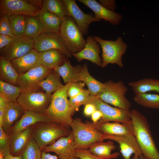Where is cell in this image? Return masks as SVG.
Instances as JSON below:
<instances>
[{
	"label": "cell",
	"instance_id": "6da1fadb",
	"mask_svg": "<svg viewBox=\"0 0 159 159\" xmlns=\"http://www.w3.org/2000/svg\"><path fill=\"white\" fill-rule=\"evenodd\" d=\"M134 134L142 155L147 159H159V152L153 139L146 118L135 109L130 110Z\"/></svg>",
	"mask_w": 159,
	"mask_h": 159
},
{
	"label": "cell",
	"instance_id": "7a4b0ae2",
	"mask_svg": "<svg viewBox=\"0 0 159 159\" xmlns=\"http://www.w3.org/2000/svg\"><path fill=\"white\" fill-rule=\"evenodd\" d=\"M68 83L52 95L51 103L44 114L51 123H56L69 129L73 119L67 99Z\"/></svg>",
	"mask_w": 159,
	"mask_h": 159
},
{
	"label": "cell",
	"instance_id": "3957f363",
	"mask_svg": "<svg viewBox=\"0 0 159 159\" xmlns=\"http://www.w3.org/2000/svg\"><path fill=\"white\" fill-rule=\"evenodd\" d=\"M72 129L75 149H87L95 142L102 141L103 134L97 130L92 122H82L79 118L73 119L70 125Z\"/></svg>",
	"mask_w": 159,
	"mask_h": 159
},
{
	"label": "cell",
	"instance_id": "277c9868",
	"mask_svg": "<svg viewBox=\"0 0 159 159\" xmlns=\"http://www.w3.org/2000/svg\"><path fill=\"white\" fill-rule=\"evenodd\" d=\"M32 127V137L42 151L60 138L67 136L71 132L56 123L39 122Z\"/></svg>",
	"mask_w": 159,
	"mask_h": 159
},
{
	"label": "cell",
	"instance_id": "5b68a950",
	"mask_svg": "<svg viewBox=\"0 0 159 159\" xmlns=\"http://www.w3.org/2000/svg\"><path fill=\"white\" fill-rule=\"evenodd\" d=\"M93 37L101 48V67L103 68L111 64H116L120 67H123L122 57L126 52L127 45L122 38L118 37L116 40L112 41L104 40L99 36H94Z\"/></svg>",
	"mask_w": 159,
	"mask_h": 159
},
{
	"label": "cell",
	"instance_id": "8992f818",
	"mask_svg": "<svg viewBox=\"0 0 159 159\" xmlns=\"http://www.w3.org/2000/svg\"><path fill=\"white\" fill-rule=\"evenodd\" d=\"M104 83L103 90L95 96L104 102L116 107L130 109L131 104L125 96L128 89L124 82L121 80L114 82L109 80Z\"/></svg>",
	"mask_w": 159,
	"mask_h": 159
},
{
	"label": "cell",
	"instance_id": "52a82bcc",
	"mask_svg": "<svg viewBox=\"0 0 159 159\" xmlns=\"http://www.w3.org/2000/svg\"><path fill=\"white\" fill-rule=\"evenodd\" d=\"M59 33L67 49L71 54L78 52L85 47L86 40L71 16L62 20Z\"/></svg>",
	"mask_w": 159,
	"mask_h": 159
},
{
	"label": "cell",
	"instance_id": "ba28073f",
	"mask_svg": "<svg viewBox=\"0 0 159 159\" xmlns=\"http://www.w3.org/2000/svg\"><path fill=\"white\" fill-rule=\"evenodd\" d=\"M43 91L42 89L21 91L17 102L25 111L44 114L51 103L52 95Z\"/></svg>",
	"mask_w": 159,
	"mask_h": 159
},
{
	"label": "cell",
	"instance_id": "9c48e42d",
	"mask_svg": "<svg viewBox=\"0 0 159 159\" xmlns=\"http://www.w3.org/2000/svg\"><path fill=\"white\" fill-rule=\"evenodd\" d=\"M89 103L93 104L96 110L99 111L102 114V117L99 120L121 123H127L131 121L130 109L112 107L96 96L90 95L84 105Z\"/></svg>",
	"mask_w": 159,
	"mask_h": 159
},
{
	"label": "cell",
	"instance_id": "30bf717a",
	"mask_svg": "<svg viewBox=\"0 0 159 159\" xmlns=\"http://www.w3.org/2000/svg\"><path fill=\"white\" fill-rule=\"evenodd\" d=\"M34 45V39L24 34L15 35L11 43L0 50V56L11 61L28 53Z\"/></svg>",
	"mask_w": 159,
	"mask_h": 159
},
{
	"label": "cell",
	"instance_id": "8fae6325",
	"mask_svg": "<svg viewBox=\"0 0 159 159\" xmlns=\"http://www.w3.org/2000/svg\"><path fill=\"white\" fill-rule=\"evenodd\" d=\"M53 69L42 65L36 67L25 73L19 75L16 86L20 88L21 91L42 89L39 87L40 84Z\"/></svg>",
	"mask_w": 159,
	"mask_h": 159
},
{
	"label": "cell",
	"instance_id": "7c38bea8",
	"mask_svg": "<svg viewBox=\"0 0 159 159\" xmlns=\"http://www.w3.org/2000/svg\"><path fill=\"white\" fill-rule=\"evenodd\" d=\"M34 40L33 49L39 52L56 49L59 50L67 58H71L72 57L59 33L44 32Z\"/></svg>",
	"mask_w": 159,
	"mask_h": 159
},
{
	"label": "cell",
	"instance_id": "4fadbf2b",
	"mask_svg": "<svg viewBox=\"0 0 159 159\" xmlns=\"http://www.w3.org/2000/svg\"><path fill=\"white\" fill-rule=\"evenodd\" d=\"M41 9L24 0H0V14L11 15L20 14L36 16Z\"/></svg>",
	"mask_w": 159,
	"mask_h": 159
},
{
	"label": "cell",
	"instance_id": "5bb4252c",
	"mask_svg": "<svg viewBox=\"0 0 159 159\" xmlns=\"http://www.w3.org/2000/svg\"><path fill=\"white\" fill-rule=\"evenodd\" d=\"M70 16L73 18L83 35L88 34L89 25L94 22L99 21L92 14L83 12L77 5L75 0H63Z\"/></svg>",
	"mask_w": 159,
	"mask_h": 159
},
{
	"label": "cell",
	"instance_id": "9a60e30c",
	"mask_svg": "<svg viewBox=\"0 0 159 159\" xmlns=\"http://www.w3.org/2000/svg\"><path fill=\"white\" fill-rule=\"evenodd\" d=\"M74 146L71 131L67 136L60 138L53 144L44 147L42 151L46 153L53 152L58 156L59 159H69L74 157Z\"/></svg>",
	"mask_w": 159,
	"mask_h": 159
},
{
	"label": "cell",
	"instance_id": "2e32d148",
	"mask_svg": "<svg viewBox=\"0 0 159 159\" xmlns=\"http://www.w3.org/2000/svg\"><path fill=\"white\" fill-rule=\"evenodd\" d=\"M103 140L110 139L117 142L119 145L120 151L124 159H131L133 154L139 156L142 154L134 135H116L103 134Z\"/></svg>",
	"mask_w": 159,
	"mask_h": 159
},
{
	"label": "cell",
	"instance_id": "e0dca14e",
	"mask_svg": "<svg viewBox=\"0 0 159 159\" xmlns=\"http://www.w3.org/2000/svg\"><path fill=\"white\" fill-rule=\"evenodd\" d=\"M85 47L80 51L71 54L72 56L80 62L83 59L89 60L99 67H101L102 59L100 56V46L92 36H88Z\"/></svg>",
	"mask_w": 159,
	"mask_h": 159
},
{
	"label": "cell",
	"instance_id": "ac0fdd59",
	"mask_svg": "<svg viewBox=\"0 0 159 159\" xmlns=\"http://www.w3.org/2000/svg\"><path fill=\"white\" fill-rule=\"evenodd\" d=\"M92 124L95 127L103 134L116 135H134L131 120L125 123L99 120Z\"/></svg>",
	"mask_w": 159,
	"mask_h": 159
},
{
	"label": "cell",
	"instance_id": "d6986e66",
	"mask_svg": "<svg viewBox=\"0 0 159 159\" xmlns=\"http://www.w3.org/2000/svg\"><path fill=\"white\" fill-rule=\"evenodd\" d=\"M78 1L92 10L94 13L95 17L98 20L103 19L113 25H116L119 24L122 19L121 14L107 9L95 0Z\"/></svg>",
	"mask_w": 159,
	"mask_h": 159
},
{
	"label": "cell",
	"instance_id": "ffe728a7",
	"mask_svg": "<svg viewBox=\"0 0 159 159\" xmlns=\"http://www.w3.org/2000/svg\"><path fill=\"white\" fill-rule=\"evenodd\" d=\"M10 62L19 75L42 65L39 52L34 49L24 56L14 59Z\"/></svg>",
	"mask_w": 159,
	"mask_h": 159
},
{
	"label": "cell",
	"instance_id": "44dd1931",
	"mask_svg": "<svg viewBox=\"0 0 159 159\" xmlns=\"http://www.w3.org/2000/svg\"><path fill=\"white\" fill-rule=\"evenodd\" d=\"M32 126L22 131L9 135L10 154L11 155L14 156H21L32 137Z\"/></svg>",
	"mask_w": 159,
	"mask_h": 159
},
{
	"label": "cell",
	"instance_id": "7402d4cb",
	"mask_svg": "<svg viewBox=\"0 0 159 159\" xmlns=\"http://www.w3.org/2000/svg\"><path fill=\"white\" fill-rule=\"evenodd\" d=\"M25 110L17 102H9L4 113L2 127L4 131L9 135L12 127L21 118Z\"/></svg>",
	"mask_w": 159,
	"mask_h": 159
},
{
	"label": "cell",
	"instance_id": "603a6c76",
	"mask_svg": "<svg viewBox=\"0 0 159 159\" xmlns=\"http://www.w3.org/2000/svg\"><path fill=\"white\" fill-rule=\"evenodd\" d=\"M39 122L51 123L44 114L25 111L21 118L11 128L9 135L22 131Z\"/></svg>",
	"mask_w": 159,
	"mask_h": 159
},
{
	"label": "cell",
	"instance_id": "cb8c5ba5",
	"mask_svg": "<svg viewBox=\"0 0 159 159\" xmlns=\"http://www.w3.org/2000/svg\"><path fill=\"white\" fill-rule=\"evenodd\" d=\"M82 67L80 64L73 66L67 59L62 65L55 67L53 69L62 77L66 84L69 82H81Z\"/></svg>",
	"mask_w": 159,
	"mask_h": 159
},
{
	"label": "cell",
	"instance_id": "d4e9b609",
	"mask_svg": "<svg viewBox=\"0 0 159 159\" xmlns=\"http://www.w3.org/2000/svg\"><path fill=\"white\" fill-rule=\"evenodd\" d=\"M42 24L44 32L59 33L62 20L55 14L41 9L36 16Z\"/></svg>",
	"mask_w": 159,
	"mask_h": 159
},
{
	"label": "cell",
	"instance_id": "484cf974",
	"mask_svg": "<svg viewBox=\"0 0 159 159\" xmlns=\"http://www.w3.org/2000/svg\"><path fill=\"white\" fill-rule=\"evenodd\" d=\"M39 56L42 65L46 68L52 69L62 65L67 58L56 49L39 52Z\"/></svg>",
	"mask_w": 159,
	"mask_h": 159
},
{
	"label": "cell",
	"instance_id": "4316f807",
	"mask_svg": "<svg viewBox=\"0 0 159 159\" xmlns=\"http://www.w3.org/2000/svg\"><path fill=\"white\" fill-rule=\"evenodd\" d=\"M116 148L114 142L111 140L105 142L102 141L96 142L90 146L89 150L93 154L105 159H115L120 153L117 152L111 153V152Z\"/></svg>",
	"mask_w": 159,
	"mask_h": 159
},
{
	"label": "cell",
	"instance_id": "83f0119b",
	"mask_svg": "<svg viewBox=\"0 0 159 159\" xmlns=\"http://www.w3.org/2000/svg\"><path fill=\"white\" fill-rule=\"evenodd\" d=\"M128 85L135 95L151 91L159 93V79L144 78L130 82Z\"/></svg>",
	"mask_w": 159,
	"mask_h": 159
},
{
	"label": "cell",
	"instance_id": "f1b7e54d",
	"mask_svg": "<svg viewBox=\"0 0 159 159\" xmlns=\"http://www.w3.org/2000/svg\"><path fill=\"white\" fill-rule=\"evenodd\" d=\"M19 75L10 61L0 56V80L16 86Z\"/></svg>",
	"mask_w": 159,
	"mask_h": 159
},
{
	"label": "cell",
	"instance_id": "f546056e",
	"mask_svg": "<svg viewBox=\"0 0 159 159\" xmlns=\"http://www.w3.org/2000/svg\"><path fill=\"white\" fill-rule=\"evenodd\" d=\"M81 81L83 82L87 85L90 95H96L104 88L105 84L94 78L90 74L87 64L83 65L81 73Z\"/></svg>",
	"mask_w": 159,
	"mask_h": 159
},
{
	"label": "cell",
	"instance_id": "4dcf8cb0",
	"mask_svg": "<svg viewBox=\"0 0 159 159\" xmlns=\"http://www.w3.org/2000/svg\"><path fill=\"white\" fill-rule=\"evenodd\" d=\"M60 76L53 69L40 84L39 87L47 95H51L62 87L64 85L62 83Z\"/></svg>",
	"mask_w": 159,
	"mask_h": 159
},
{
	"label": "cell",
	"instance_id": "1f68e13d",
	"mask_svg": "<svg viewBox=\"0 0 159 159\" xmlns=\"http://www.w3.org/2000/svg\"><path fill=\"white\" fill-rule=\"evenodd\" d=\"M42 9L55 14L62 20L70 16L63 0H43Z\"/></svg>",
	"mask_w": 159,
	"mask_h": 159
},
{
	"label": "cell",
	"instance_id": "d6a6232c",
	"mask_svg": "<svg viewBox=\"0 0 159 159\" xmlns=\"http://www.w3.org/2000/svg\"><path fill=\"white\" fill-rule=\"evenodd\" d=\"M44 32L43 26L36 16H26L25 35L34 39Z\"/></svg>",
	"mask_w": 159,
	"mask_h": 159
},
{
	"label": "cell",
	"instance_id": "836d02e7",
	"mask_svg": "<svg viewBox=\"0 0 159 159\" xmlns=\"http://www.w3.org/2000/svg\"><path fill=\"white\" fill-rule=\"evenodd\" d=\"M21 90L19 87L0 80V96L8 103H16Z\"/></svg>",
	"mask_w": 159,
	"mask_h": 159
},
{
	"label": "cell",
	"instance_id": "e575fe53",
	"mask_svg": "<svg viewBox=\"0 0 159 159\" xmlns=\"http://www.w3.org/2000/svg\"><path fill=\"white\" fill-rule=\"evenodd\" d=\"M133 100L143 107L152 109L159 108V95L143 93L135 95Z\"/></svg>",
	"mask_w": 159,
	"mask_h": 159
},
{
	"label": "cell",
	"instance_id": "d590c367",
	"mask_svg": "<svg viewBox=\"0 0 159 159\" xmlns=\"http://www.w3.org/2000/svg\"><path fill=\"white\" fill-rule=\"evenodd\" d=\"M26 15L16 14L9 16L11 30L15 35L24 34L26 26Z\"/></svg>",
	"mask_w": 159,
	"mask_h": 159
},
{
	"label": "cell",
	"instance_id": "8d00e7d4",
	"mask_svg": "<svg viewBox=\"0 0 159 159\" xmlns=\"http://www.w3.org/2000/svg\"><path fill=\"white\" fill-rule=\"evenodd\" d=\"M42 152L32 137L21 156V159H41Z\"/></svg>",
	"mask_w": 159,
	"mask_h": 159
},
{
	"label": "cell",
	"instance_id": "74e56055",
	"mask_svg": "<svg viewBox=\"0 0 159 159\" xmlns=\"http://www.w3.org/2000/svg\"><path fill=\"white\" fill-rule=\"evenodd\" d=\"M90 95L88 89H84L78 95L68 100L72 116L75 111H78L81 105H84Z\"/></svg>",
	"mask_w": 159,
	"mask_h": 159
},
{
	"label": "cell",
	"instance_id": "f35d334b",
	"mask_svg": "<svg viewBox=\"0 0 159 159\" xmlns=\"http://www.w3.org/2000/svg\"><path fill=\"white\" fill-rule=\"evenodd\" d=\"M10 136L0 127V153L4 156L10 153Z\"/></svg>",
	"mask_w": 159,
	"mask_h": 159
},
{
	"label": "cell",
	"instance_id": "ab89813d",
	"mask_svg": "<svg viewBox=\"0 0 159 159\" xmlns=\"http://www.w3.org/2000/svg\"><path fill=\"white\" fill-rule=\"evenodd\" d=\"M0 34H5L14 38V36L11 30L9 16L7 15L0 14Z\"/></svg>",
	"mask_w": 159,
	"mask_h": 159
},
{
	"label": "cell",
	"instance_id": "60d3db41",
	"mask_svg": "<svg viewBox=\"0 0 159 159\" xmlns=\"http://www.w3.org/2000/svg\"><path fill=\"white\" fill-rule=\"evenodd\" d=\"M85 85L84 83L81 82H71L67 91L68 97L70 98L78 95L84 89Z\"/></svg>",
	"mask_w": 159,
	"mask_h": 159
},
{
	"label": "cell",
	"instance_id": "b9f144b4",
	"mask_svg": "<svg viewBox=\"0 0 159 159\" xmlns=\"http://www.w3.org/2000/svg\"><path fill=\"white\" fill-rule=\"evenodd\" d=\"M74 157L80 159H105L93 154L87 149H75Z\"/></svg>",
	"mask_w": 159,
	"mask_h": 159
},
{
	"label": "cell",
	"instance_id": "7bdbcfd3",
	"mask_svg": "<svg viewBox=\"0 0 159 159\" xmlns=\"http://www.w3.org/2000/svg\"><path fill=\"white\" fill-rule=\"evenodd\" d=\"M98 3L103 7L112 11L116 8L115 0H99Z\"/></svg>",
	"mask_w": 159,
	"mask_h": 159
},
{
	"label": "cell",
	"instance_id": "ee69618b",
	"mask_svg": "<svg viewBox=\"0 0 159 159\" xmlns=\"http://www.w3.org/2000/svg\"><path fill=\"white\" fill-rule=\"evenodd\" d=\"M13 38L8 35L0 34V50L5 47L11 43Z\"/></svg>",
	"mask_w": 159,
	"mask_h": 159
},
{
	"label": "cell",
	"instance_id": "f6af8a7d",
	"mask_svg": "<svg viewBox=\"0 0 159 159\" xmlns=\"http://www.w3.org/2000/svg\"><path fill=\"white\" fill-rule=\"evenodd\" d=\"M84 113L86 116H90L96 110L95 107L92 104H88L85 105Z\"/></svg>",
	"mask_w": 159,
	"mask_h": 159
},
{
	"label": "cell",
	"instance_id": "bcb514c9",
	"mask_svg": "<svg viewBox=\"0 0 159 159\" xmlns=\"http://www.w3.org/2000/svg\"><path fill=\"white\" fill-rule=\"evenodd\" d=\"M91 116L92 122L95 123L100 120L102 117V115L100 111L96 110Z\"/></svg>",
	"mask_w": 159,
	"mask_h": 159
},
{
	"label": "cell",
	"instance_id": "7dc6e473",
	"mask_svg": "<svg viewBox=\"0 0 159 159\" xmlns=\"http://www.w3.org/2000/svg\"><path fill=\"white\" fill-rule=\"evenodd\" d=\"M41 159H59L58 157L55 155L47 153L42 151Z\"/></svg>",
	"mask_w": 159,
	"mask_h": 159
},
{
	"label": "cell",
	"instance_id": "c3c4849f",
	"mask_svg": "<svg viewBox=\"0 0 159 159\" xmlns=\"http://www.w3.org/2000/svg\"><path fill=\"white\" fill-rule=\"evenodd\" d=\"M8 103L3 98L0 96V109L5 110Z\"/></svg>",
	"mask_w": 159,
	"mask_h": 159
},
{
	"label": "cell",
	"instance_id": "681fc988",
	"mask_svg": "<svg viewBox=\"0 0 159 159\" xmlns=\"http://www.w3.org/2000/svg\"><path fill=\"white\" fill-rule=\"evenodd\" d=\"M5 159H21V156H14L11 155L10 153L4 156Z\"/></svg>",
	"mask_w": 159,
	"mask_h": 159
},
{
	"label": "cell",
	"instance_id": "f907efd6",
	"mask_svg": "<svg viewBox=\"0 0 159 159\" xmlns=\"http://www.w3.org/2000/svg\"><path fill=\"white\" fill-rule=\"evenodd\" d=\"M131 159H139V155L138 154H134V156Z\"/></svg>",
	"mask_w": 159,
	"mask_h": 159
},
{
	"label": "cell",
	"instance_id": "816d5d0a",
	"mask_svg": "<svg viewBox=\"0 0 159 159\" xmlns=\"http://www.w3.org/2000/svg\"><path fill=\"white\" fill-rule=\"evenodd\" d=\"M139 159H147L143 155H141L139 156Z\"/></svg>",
	"mask_w": 159,
	"mask_h": 159
},
{
	"label": "cell",
	"instance_id": "f5cc1de1",
	"mask_svg": "<svg viewBox=\"0 0 159 159\" xmlns=\"http://www.w3.org/2000/svg\"><path fill=\"white\" fill-rule=\"evenodd\" d=\"M0 159H5L4 156L1 153H0Z\"/></svg>",
	"mask_w": 159,
	"mask_h": 159
},
{
	"label": "cell",
	"instance_id": "db71d44e",
	"mask_svg": "<svg viewBox=\"0 0 159 159\" xmlns=\"http://www.w3.org/2000/svg\"><path fill=\"white\" fill-rule=\"evenodd\" d=\"M69 159H80L78 158L75 157H73Z\"/></svg>",
	"mask_w": 159,
	"mask_h": 159
}]
</instances>
